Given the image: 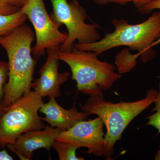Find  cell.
Here are the masks:
<instances>
[{
    "label": "cell",
    "instance_id": "7",
    "mask_svg": "<svg viewBox=\"0 0 160 160\" xmlns=\"http://www.w3.org/2000/svg\"><path fill=\"white\" fill-rule=\"evenodd\" d=\"M34 27L36 44L32 49L35 58L45 54L47 49L58 50L67 39L68 33L61 32L48 14L43 0H27L20 8Z\"/></svg>",
    "mask_w": 160,
    "mask_h": 160
},
{
    "label": "cell",
    "instance_id": "14",
    "mask_svg": "<svg viewBox=\"0 0 160 160\" xmlns=\"http://www.w3.org/2000/svg\"><path fill=\"white\" fill-rule=\"evenodd\" d=\"M52 147L57 152L60 160H84V158L77 156L76 151L78 148L69 143L56 140Z\"/></svg>",
    "mask_w": 160,
    "mask_h": 160
},
{
    "label": "cell",
    "instance_id": "22",
    "mask_svg": "<svg viewBox=\"0 0 160 160\" xmlns=\"http://www.w3.org/2000/svg\"><path fill=\"white\" fill-rule=\"evenodd\" d=\"M13 158L11 156L6 149L0 151V160H12Z\"/></svg>",
    "mask_w": 160,
    "mask_h": 160
},
{
    "label": "cell",
    "instance_id": "11",
    "mask_svg": "<svg viewBox=\"0 0 160 160\" xmlns=\"http://www.w3.org/2000/svg\"><path fill=\"white\" fill-rule=\"evenodd\" d=\"M40 111L45 115V118H42V121L62 132L68 130L80 121L86 120L90 116L82 111H78L75 105L70 109H64L54 98H50L48 102L43 103Z\"/></svg>",
    "mask_w": 160,
    "mask_h": 160
},
{
    "label": "cell",
    "instance_id": "21",
    "mask_svg": "<svg viewBox=\"0 0 160 160\" xmlns=\"http://www.w3.org/2000/svg\"><path fill=\"white\" fill-rule=\"evenodd\" d=\"M154 0H132V2L135 6L138 9H140L146 4Z\"/></svg>",
    "mask_w": 160,
    "mask_h": 160
},
{
    "label": "cell",
    "instance_id": "12",
    "mask_svg": "<svg viewBox=\"0 0 160 160\" xmlns=\"http://www.w3.org/2000/svg\"><path fill=\"white\" fill-rule=\"evenodd\" d=\"M26 16L20 9L12 14H0V37L14 31L25 24Z\"/></svg>",
    "mask_w": 160,
    "mask_h": 160
},
{
    "label": "cell",
    "instance_id": "24",
    "mask_svg": "<svg viewBox=\"0 0 160 160\" xmlns=\"http://www.w3.org/2000/svg\"><path fill=\"white\" fill-rule=\"evenodd\" d=\"M159 43H160V37L152 43V47H153L156 45H157L158 44H159Z\"/></svg>",
    "mask_w": 160,
    "mask_h": 160
},
{
    "label": "cell",
    "instance_id": "1",
    "mask_svg": "<svg viewBox=\"0 0 160 160\" xmlns=\"http://www.w3.org/2000/svg\"><path fill=\"white\" fill-rule=\"evenodd\" d=\"M34 37L31 28L24 24L0 37V45L6 50L9 60L8 79L3 102L6 109L31 91L37 61L32 56Z\"/></svg>",
    "mask_w": 160,
    "mask_h": 160
},
{
    "label": "cell",
    "instance_id": "20",
    "mask_svg": "<svg viewBox=\"0 0 160 160\" xmlns=\"http://www.w3.org/2000/svg\"><path fill=\"white\" fill-rule=\"evenodd\" d=\"M9 6L20 9L26 3L27 0H0Z\"/></svg>",
    "mask_w": 160,
    "mask_h": 160
},
{
    "label": "cell",
    "instance_id": "13",
    "mask_svg": "<svg viewBox=\"0 0 160 160\" xmlns=\"http://www.w3.org/2000/svg\"><path fill=\"white\" fill-rule=\"evenodd\" d=\"M117 56L116 58L115 66L120 74L129 72L132 70L136 65L137 57L135 54L131 55L126 49Z\"/></svg>",
    "mask_w": 160,
    "mask_h": 160
},
{
    "label": "cell",
    "instance_id": "9",
    "mask_svg": "<svg viewBox=\"0 0 160 160\" xmlns=\"http://www.w3.org/2000/svg\"><path fill=\"white\" fill-rule=\"evenodd\" d=\"M46 51L48 57L38 72L40 77L32 82V88L42 97L57 98L61 96V86L68 80L70 73L68 71L59 72V60L56 50L47 49Z\"/></svg>",
    "mask_w": 160,
    "mask_h": 160
},
{
    "label": "cell",
    "instance_id": "19",
    "mask_svg": "<svg viewBox=\"0 0 160 160\" xmlns=\"http://www.w3.org/2000/svg\"><path fill=\"white\" fill-rule=\"evenodd\" d=\"M93 2L98 5H106L109 3H116L121 5H126L132 0H93Z\"/></svg>",
    "mask_w": 160,
    "mask_h": 160
},
{
    "label": "cell",
    "instance_id": "17",
    "mask_svg": "<svg viewBox=\"0 0 160 160\" xmlns=\"http://www.w3.org/2000/svg\"><path fill=\"white\" fill-rule=\"evenodd\" d=\"M155 9L160 10V0H154L147 3L138 9L142 13H148Z\"/></svg>",
    "mask_w": 160,
    "mask_h": 160
},
{
    "label": "cell",
    "instance_id": "18",
    "mask_svg": "<svg viewBox=\"0 0 160 160\" xmlns=\"http://www.w3.org/2000/svg\"><path fill=\"white\" fill-rule=\"evenodd\" d=\"M16 7L9 6L0 1V14L7 15L14 13L19 10Z\"/></svg>",
    "mask_w": 160,
    "mask_h": 160
},
{
    "label": "cell",
    "instance_id": "8",
    "mask_svg": "<svg viewBox=\"0 0 160 160\" xmlns=\"http://www.w3.org/2000/svg\"><path fill=\"white\" fill-rule=\"evenodd\" d=\"M104 127L102 120L99 117L80 121L68 130L61 132L56 140L78 148H87L89 154L108 159Z\"/></svg>",
    "mask_w": 160,
    "mask_h": 160
},
{
    "label": "cell",
    "instance_id": "4",
    "mask_svg": "<svg viewBox=\"0 0 160 160\" xmlns=\"http://www.w3.org/2000/svg\"><path fill=\"white\" fill-rule=\"evenodd\" d=\"M58 59L66 63L72 72V78L77 82L78 91L86 95L104 97L103 91L111 89L122 78L117 73L115 65L98 59L93 52L74 48L69 51H56Z\"/></svg>",
    "mask_w": 160,
    "mask_h": 160
},
{
    "label": "cell",
    "instance_id": "3",
    "mask_svg": "<svg viewBox=\"0 0 160 160\" xmlns=\"http://www.w3.org/2000/svg\"><path fill=\"white\" fill-rule=\"evenodd\" d=\"M157 90L151 89L144 98L134 102L114 103L106 101L103 97L91 95L83 106L82 111L96 115L102 120L106 129L105 140L108 159L114 154V146L132 121L154 103Z\"/></svg>",
    "mask_w": 160,
    "mask_h": 160
},
{
    "label": "cell",
    "instance_id": "6",
    "mask_svg": "<svg viewBox=\"0 0 160 160\" xmlns=\"http://www.w3.org/2000/svg\"><path fill=\"white\" fill-rule=\"evenodd\" d=\"M52 11L49 16L52 21L59 28L65 25L68 30V36L65 42L60 45L59 50L71 51L74 48V42L86 44L96 42L101 39L98 29L99 26L88 24L85 21L87 15L77 0H50Z\"/></svg>",
    "mask_w": 160,
    "mask_h": 160
},
{
    "label": "cell",
    "instance_id": "5",
    "mask_svg": "<svg viewBox=\"0 0 160 160\" xmlns=\"http://www.w3.org/2000/svg\"><path fill=\"white\" fill-rule=\"evenodd\" d=\"M43 103V98L31 90L6 109L0 118V148L13 144L20 135L46 127L38 114Z\"/></svg>",
    "mask_w": 160,
    "mask_h": 160
},
{
    "label": "cell",
    "instance_id": "15",
    "mask_svg": "<svg viewBox=\"0 0 160 160\" xmlns=\"http://www.w3.org/2000/svg\"><path fill=\"white\" fill-rule=\"evenodd\" d=\"M9 64L5 61H0V118L6 111L3 106L5 96V88L8 79Z\"/></svg>",
    "mask_w": 160,
    "mask_h": 160
},
{
    "label": "cell",
    "instance_id": "10",
    "mask_svg": "<svg viewBox=\"0 0 160 160\" xmlns=\"http://www.w3.org/2000/svg\"><path fill=\"white\" fill-rule=\"evenodd\" d=\"M60 129L51 126L23 133L18 137L12 144L7 147L18 156L20 159L30 160L33 152L44 148L50 151L53 142L61 133Z\"/></svg>",
    "mask_w": 160,
    "mask_h": 160
},
{
    "label": "cell",
    "instance_id": "16",
    "mask_svg": "<svg viewBox=\"0 0 160 160\" xmlns=\"http://www.w3.org/2000/svg\"><path fill=\"white\" fill-rule=\"evenodd\" d=\"M154 107L152 110L153 113L146 118L148 120L146 125L154 127L158 129V133H160V79L158 84V90L154 102Z\"/></svg>",
    "mask_w": 160,
    "mask_h": 160
},
{
    "label": "cell",
    "instance_id": "23",
    "mask_svg": "<svg viewBox=\"0 0 160 160\" xmlns=\"http://www.w3.org/2000/svg\"><path fill=\"white\" fill-rule=\"evenodd\" d=\"M154 160H160V144L158 150L157 152L155 155Z\"/></svg>",
    "mask_w": 160,
    "mask_h": 160
},
{
    "label": "cell",
    "instance_id": "2",
    "mask_svg": "<svg viewBox=\"0 0 160 160\" xmlns=\"http://www.w3.org/2000/svg\"><path fill=\"white\" fill-rule=\"evenodd\" d=\"M112 24L114 31L107 33L96 42L80 44L74 43L77 49L93 52L98 56L109 49L126 46L137 53L140 59L146 63L154 58L156 52L152 45L160 37V11L153 12L145 22L130 25L128 21L113 18Z\"/></svg>",
    "mask_w": 160,
    "mask_h": 160
}]
</instances>
